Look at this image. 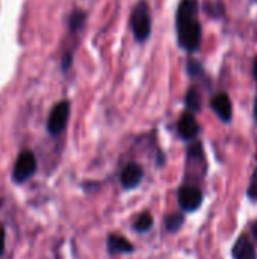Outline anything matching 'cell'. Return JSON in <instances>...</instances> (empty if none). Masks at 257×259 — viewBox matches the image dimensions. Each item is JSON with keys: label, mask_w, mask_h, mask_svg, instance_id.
Segmentation results:
<instances>
[{"label": "cell", "mask_w": 257, "mask_h": 259, "mask_svg": "<svg viewBox=\"0 0 257 259\" xmlns=\"http://www.w3.org/2000/svg\"><path fill=\"white\" fill-rule=\"evenodd\" d=\"M183 214H173L171 217H168L167 219V228H168V231H173V232H176V231H179L180 229V226L183 225Z\"/></svg>", "instance_id": "14"}, {"label": "cell", "mask_w": 257, "mask_h": 259, "mask_svg": "<svg viewBox=\"0 0 257 259\" xmlns=\"http://www.w3.org/2000/svg\"><path fill=\"white\" fill-rule=\"evenodd\" d=\"M130 27L135 41L144 42L151 33V14L150 6L145 0H139L130 15Z\"/></svg>", "instance_id": "2"}, {"label": "cell", "mask_w": 257, "mask_h": 259, "mask_svg": "<svg viewBox=\"0 0 257 259\" xmlns=\"http://www.w3.org/2000/svg\"><path fill=\"white\" fill-rule=\"evenodd\" d=\"M70 108L71 106L68 100H62L53 106L47 118V132L50 135L56 137L67 127V123L70 118Z\"/></svg>", "instance_id": "3"}, {"label": "cell", "mask_w": 257, "mask_h": 259, "mask_svg": "<svg viewBox=\"0 0 257 259\" xmlns=\"http://www.w3.org/2000/svg\"><path fill=\"white\" fill-rule=\"evenodd\" d=\"M177 131L183 140H194L200 132V126L192 114H183L177 123Z\"/></svg>", "instance_id": "7"}, {"label": "cell", "mask_w": 257, "mask_h": 259, "mask_svg": "<svg viewBox=\"0 0 257 259\" xmlns=\"http://www.w3.org/2000/svg\"><path fill=\"white\" fill-rule=\"evenodd\" d=\"M177 39L186 52H197L201 44V26L197 0H182L176 15Z\"/></svg>", "instance_id": "1"}, {"label": "cell", "mask_w": 257, "mask_h": 259, "mask_svg": "<svg viewBox=\"0 0 257 259\" xmlns=\"http://www.w3.org/2000/svg\"><path fill=\"white\" fill-rule=\"evenodd\" d=\"M253 74H254V79L257 80V58L254 59V64H253Z\"/></svg>", "instance_id": "18"}, {"label": "cell", "mask_w": 257, "mask_h": 259, "mask_svg": "<svg viewBox=\"0 0 257 259\" xmlns=\"http://www.w3.org/2000/svg\"><path fill=\"white\" fill-rule=\"evenodd\" d=\"M256 36H257V32H256Z\"/></svg>", "instance_id": "21"}, {"label": "cell", "mask_w": 257, "mask_h": 259, "mask_svg": "<svg viewBox=\"0 0 257 259\" xmlns=\"http://www.w3.org/2000/svg\"><path fill=\"white\" fill-rule=\"evenodd\" d=\"M85 23H86V14L83 11H80V9L73 11L70 14V17H68V27H70L71 33H76V32L82 30Z\"/></svg>", "instance_id": "11"}, {"label": "cell", "mask_w": 257, "mask_h": 259, "mask_svg": "<svg viewBox=\"0 0 257 259\" xmlns=\"http://www.w3.org/2000/svg\"><path fill=\"white\" fill-rule=\"evenodd\" d=\"M108 247L114 253H130L133 252V246L129 240L120 235H109L108 238Z\"/></svg>", "instance_id": "10"}, {"label": "cell", "mask_w": 257, "mask_h": 259, "mask_svg": "<svg viewBox=\"0 0 257 259\" xmlns=\"http://www.w3.org/2000/svg\"><path fill=\"white\" fill-rule=\"evenodd\" d=\"M254 117H256V121H257V99H256V102H254Z\"/></svg>", "instance_id": "19"}, {"label": "cell", "mask_w": 257, "mask_h": 259, "mask_svg": "<svg viewBox=\"0 0 257 259\" xmlns=\"http://www.w3.org/2000/svg\"><path fill=\"white\" fill-rule=\"evenodd\" d=\"M254 2H257V0H254Z\"/></svg>", "instance_id": "22"}, {"label": "cell", "mask_w": 257, "mask_h": 259, "mask_svg": "<svg viewBox=\"0 0 257 259\" xmlns=\"http://www.w3.org/2000/svg\"><path fill=\"white\" fill-rule=\"evenodd\" d=\"M142 176H144V171H142V167H141V165H138V164H135V162L127 164V165L124 167L123 173H121V184H123V187L127 188V190L135 188V187L141 182Z\"/></svg>", "instance_id": "8"}, {"label": "cell", "mask_w": 257, "mask_h": 259, "mask_svg": "<svg viewBox=\"0 0 257 259\" xmlns=\"http://www.w3.org/2000/svg\"><path fill=\"white\" fill-rule=\"evenodd\" d=\"M185 105L188 109L191 111H200L201 108V97L198 94V91L195 88H191L188 93H186V97H185Z\"/></svg>", "instance_id": "12"}, {"label": "cell", "mask_w": 257, "mask_h": 259, "mask_svg": "<svg viewBox=\"0 0 257 259\" xmlns=\"http://www.w3.org/2000/svg\"><path fill=\"white\" fill-rule=\"evenodd\" d=\"M235 259H256V252L247 235H241L233 247Z\"/></svg>", "instance_id": "9"}, {"label": "cell", "mask_w": 257, "mask_h": 259, "mask_svg": "<svg viewBox=\"0 0 257 259\" xmlns=\"http://www.w3.org/2000/svg\"><path fill=\"white\" fill-rule=\"evenodd\" d=\"M153 226V217L150 212H142L138 219H136V223H135V229L138 232H147L150 231Z\"/></svg>", "instance_id": "13"}, {"label": "cell", "mask_w": 257, "mask_h": 259, "mask_svg": "<svg viewBox=\"0 0 257 259\" xmlns=\"http://www.w3.org/2000/svg\"><path fill=\"white\" fill-rule=\"evenodd\" d=\"M203 200V194L195 187H182L179 190V203L185 211H195Z\"/></svg>", "instance_id": "5"}, {"label": "cell", "mask_w": 257, "mask_h": 259, "mask_svg": "<svg viewBox=\"0 0 257 259\" xmlns=\"http://www.w3.org/2000/svg\"><path fill=\"white\" fill-rule=\"evenodd\" d=\"M5 252V229L0 226V255Z\"/></svg>", "instance_id": "17"}, {"label": "cell", "mask_w": 257, "mask_h": 259, "mask_svg": "<svg viewBox=\"0 0 257 259\" xmlns=\"http://www.w3.org/2000/svg\"><path fill=\"white\" fill-rule=\"evenodd\" d=\"M211 106L214 109V112L218 115L220 120H223L224 123H229L233 117V106L232 102L229 99V96L226 93H220L217 96H214Z\"/></svg>", "instance_id": "6"}, {"label": "cell", "mask_w": 257, "mask_h": 259, "mask_svg": "<svg viewBox=\"0 0 257 259\" xmlns=\"http://www.w3.org/2000/svg\"><path fill=\"white\" fill-rule=\"evenodd\" d=\"M248 197L251 200H257V170L253 173V178H251V182L248 187Z\"/></svg>", "instance_id": "15"}, {"label": "cell", "mask_w": 257, "mask_h": 259, "mask_svg": "<svg viewBox=\"0 0 257 259\" xmlns=\"http://www.w3.org/2000/svg\"><path fill=\"white\" fill-rule=\"evenodd\" d=\"M0 205H2V200H0Z\"/></svg>", "instance_id": "20"}, {"label": "cell", "mask_w": 257, "mask_h": 259, "mask_svg": "<svg viewBox=\"0 0 257 259\" xmlns=\"http://www.w3.org/2000/svg\"><path fill=\"white\" fill-rule=\"evenodd\" d=\"M71 64H73V53H65L64 55V58H62V64H61V67H62V71H67L70 67H71Z\"/></svg>", "instance_id": "16"}, {"label": "cell", "mask_w": 257, "mask_h": 259, "mask_svg": "<svg viewBox=\"0 0 257 259\" xmlns=\"http://www.w3.org/2000/svg\"><path fill=\"white\" fill-rule=\"evenodd\" d=\"M36 171V158L33 155V152L30 150H24L18 155L14 170H12V179L17 184H23L26 182L29 178H32Z\"/></svg>", "instance_id": "4"}]
</instances>
